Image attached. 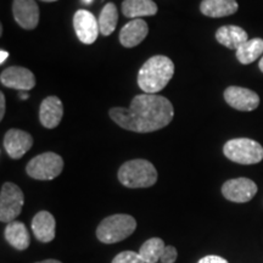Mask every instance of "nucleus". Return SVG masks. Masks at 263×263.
Returning a JSON list of instances; mask_svg holds the SVG:
<instances>
[{
  "label": "nucleus",
  "instance_id": "1",
  "mask_svg": "<svg viewBox=\"0 0 263 263\" xmlns=\"http://www.w3.org/2000/svg\"><path fill=\"white\" fill-rule=\"evenodd\" d=\"M111 120L120 127L136 133H150L167 127L174 116L173 105L167 98L157 94H140L134 97L130 106L114 107Z\"/></svg>",
  "mask_w": 263,
  "mask_h": 263
},
{
  "label": "nucleus",
  "instance_id": "2",
  "mask_svg": "<svg viewBox=\"0 0 263 263\" xmlns=\"http://www.w3.org/2000/svg\"><path fill=\"white\" fill-rule=\"evenodd\" d=\"M173 73V61L163 55H156L141 66L138 74V85L145 94H156L166 88Z\"/></svg>",
  "mask_w": 263,
  "mask_h": 263
},
{
  "label": "nucleus",
  "instance_id": "3",
  "mask_svg": "<svg viewBox=\"0 0 263 263\" xmlns=\"http://www.w3.org/2000/svg\"><path fill=\"white\" fill-rule=\"evenodd\" d=\"M118 179L127 188H149L157 180V171L153 163L143 159L124 162L118 170Z\"/></svg>",
  "mask_w": 263,
  "mask_h": 263
},
{
  "label": "nucleus",
  "instance_id": "4",
  "mask_svg": "<svg viewBox=\"0 0 263 263\" xmlns=\"http://www.w3.org/2000/svg\"><path fill=\"white\" fill-rule=\"evenodd\" d=\"M137 228V221L129 215L108 216L100 222L97 228V238L104 244H115L127 239Z\"/></svg>",
  "mask_w": 263,
  "mask_h": 263
},
{
  "label": "nucleus",
  "instance_id": "5",
  "mask_svg": "<svg viewBox=\"0 0 263 263\" xmlns=\"http://www.w3.org/2000/svg\"><path fill=\"white\" fill-rule=\"evenodd\" d=\"M227 159L240 164H255L263 160V147L249 138H236L227 141L223 146Z\"/></svg>",
  "mask_w": 263,
  "mask_h": 263
},
{
  "label": "nucleus",
  "instance_id": "6",
  "mask_svg": "<svg viewBox=\"0 0 263 263\" xmlns=\"http://www.w3.org/2000/svg\"><path fill=\"white\" fill-rule=\"evenodd\" d=\"M64 170V160L55 153H44L33 157L27 163L26 172L31 178L37 180H52Z\"/></svg>",
  "mask_w": 263,
  "mask_h": 263
},
{
  "label": "nucleus",
  "instance_id": "7",
  "mask_svg": "<svg viewBox=\"0 0 263 263\" xmlns=\"http://www.w3.org/2000/svg\"><path fill=\"white\" fill-rule=\"evenodd\" d=\"M25 196L20 186L14 183H4L0 192V221L11 223L22 211Z\"/></svg>",
  "mask_w": 263,
  "mask_h": 263
},
{
  "label": "nucleus",
  "instance_id": "8",
  "mask_svg": "<svg viewBox=\"0 0 263 263\" xmlns=\"http://www.w3.org/2000/svg\"><path fill=\"white\" fill-rule=\"evenodd\" d=\"M222 194L227 200L236 203L248 202L257 194V185L249 178L229 179L223 184Z\"/></svg>",
  "mask_w": 263,
  "mask_h": 263
},
{
  "label": "nucleus",
  "instance_id": "9",
  "mask_svg": "<svg viewBox=\"0 0 263 263\" xmlns=\"http://www.w3.org/2000/svg\"><path fill=\"white\" fill-rule=\"evenodd\" d=\"M74 32L80 41L85 45H90L97 41L100 28L95 16L88 10H78L73 16Z\"/></svg>",
  "mask_w": 263,
  "mask_h": 263
},
{
  "label": "nucleus",
  "instance_id": "10",
  "mask_svg": "<svg viewBox=\"0 0 263 263\" xmlns=\"http://www.w3.org/2000/svg\"><path fill=\"white\" fill-rule=\"evenodd\" d=\"M0 81L6 88L20 91L31 90L35 87V77L33 72L20 66H11V67L5 68L0 74Z\"/></svg>",
  "mask_w": 263,
  "mask_h": 263
},
{
  "label": "nucleus",
  "instance_id": "11",
  "mask_svg": "<svg viewBox=\"0 0 263 263\" xmlns=\"http://www.w3.org/2000/svg\"><path fill=\"white\" fill-rule=\"evenodd\" d=\"M224 100L229 106L239 111H252L258 107L259 97L254 90L241 87H228L224 90Z\"/></svg>",
  "mask_w": 263,
  "mask_h": 263
},
{
  "label": "nucleus",
  "instance_id": "12",
  "mask_svg": "<svg viewBox=\"0 0 263 263\" xmlns=\"http://www.w3.org/2000/svg\"><path fill=\"white\" fill-rule=\"evenodd\" d=\"M3 145L11 159L18 160L32 147L33 138L27 132L12 128L5 133Z\"/></svg>",
  "mask_w": 263,
  "mask_h": 263
},
{
  "label": "nucleus",
  "instance_id": "13",
  "mask_svg": "<svg viewBox=\"0 0 263 263\" xmlns=\"http://www.w3.org/2000/svg\"><path fill=\"white\" fill-rule=\"evenodd\" d=\"M12 14L15 21L24 29H34L39 22V8L34 0H14Z\"/></svg>",
  "mask_w": 263,
  "mask_h": 263
},
{
  "label": "nucleus",
  "instance_id": "14",
  "mask_svg": "<svg viewBox=\"0 0 263 263\" xmlns=\"http://www.w3.org/2000/svg\"><path fill=\"white\" fill-rule=\"evenodd\" d=\"M62 116H64V106L58 97L51 95L42 101L39 108V120L45 128L48 129L57 128L61 122Z\"/></svg>",
  "mask_w": 263,
  "mask_h": 263
},
{
  "label": "nucleus",
  "instance_id": "15",
  "mask_svg": "<svg viewBox=\"0 0 263 263\" xmlns=\"http://www.w3.org/2000/svg\"><path fill=\"white\" fill-rule=\"evenodd\" d=\"M149 33V27L144 20H132L120 32V42L124 48H134L139 45Z\"/></svg>",
  "mask_w": 263,
  "mask_h": 263
},
{
  "label": "nucleus",
  "instance_id": "16",
  "mask_svg": "<svg viewBox=\"0 0 263 263\" xmlns=\"http://www.w3.org/2000/svg\"><path fill=\"white\" fill-rule=\"evenodd\" d=\"M57 221L54 216L48 211H41L33 217L32 230L37 240L41 242H50L55 239Z\"/></svg>",
  "mask_w": 263,
  "mask_h": 263
},
{
  "label": "nucleus",
  "instance_id": "17",
  "mask_svg": "<svg viewBox=\"0 0 263 263\" xmlns=\"http://www.w3.org/2000/svg\"><path fill=\"white\" fill-rule=\"evenodd\" d=\"M216 39L219 44L232 50H238L244 43L249 41L248 33L239 26H223L216 32Z\"/></svg>",
  "mask_w": 263,
  "mask_h": 263
},
{
  "label": "nucleus",
  "instance_id": "18",
  "mask_svg": "<svg viewBox=\"0 0 263 263\" xmlns=\"http://www.w3.org/2000/svg\"><path fill=\"white\" fill-rule=\"evenodd\" d=\"M236 0H202L200 11L209 17H226L238 11Z\"/></svg>",
  "mask_w": 263,
  "mask_h": 263
},
{
  "label": "nucleus",
  "instance_id": "19",
  "mask_svg": "<svg viewBox=\"0 0 263 263\" xmlns=\"http://www.w3.org/2000/svg\"><path fill=\"white\" fill-rule=\"evenodd\" d=\"M4 236L6 241L12 248L18 250V251H24L31 244V236H29L28 230L22 222L14 221L8 223L4 232Z\"/></svg>",
  "mask_w": 263,
  "mask_h": 263
},
{
  "label": "nucleus",
  "instance_id": "20",
  "mask_svg": "<svg viewBox=\"0 0 263 263\" xmlns=\"http://www.w3.org/2000/svg\"><path fill=\"white\" fill-rule=\"evenodd\" d=\"M122 12L132 20L141 18L143 16H154L157 12V5L153 0H124Z\"/></svg>",
  "mask_w": 263,
  "mask_h": 263
},
{
  "label": "nucleus",
  "instance_id": "21",
  "mask_svg": "<svg viewBox=\"0 0 263 263\" xmlns=\"http://www.w3.org/2000/svg\"><path fill=\"white\" fill-rule=\"evenodd\" d=\"M263 54V39L254 38L249 39L248 42L236 50V59L240 64L249 65L259 58Z\"/></svg>",
  "mask_w": 263,
  "mask_h": 263
},
{
  "label": "nucleus",
  "instance_id": "22",
  "mask_svg": "<svg viewBox=\"0 0 263 263\" xmlns=\"http://www.w3.org/2000/svg\"><path fill=\"white\" fill-rule=\"evenodd\" d=\"M100 33L105 37L112 34L118 22V10L114 3H108L103 8L98 18Z\"/></svg>",
  "mask_w": 263,
  "mask_h": 263
},
{
  "label": "nucleus",
  "instance_id": "23",
  "mask_svg": "<svg viewBox=\"0 0 263 263\" xmlns=\"http://www.w3.org/2000/svg\"><path fill=\"white\" fill-rule=\"evenodd\" d=\"M164 248L166 245L162 239L151 238L140 246L139 255L145 263H157L162 257Z\"/></svg>",
  "mask_w": 263,
  "mask_h": 263
},
{
  "label": "nucleus",
  "instance_id": "24",
  "mask_svg": "<svg viewBox=\"0 0 263 263\" xmlns=\"http://www.w3.org/2000/svg\"><path fill=\"white\" fill-rule=\"evenodd\" d=\"M111 263H145L140 257L139 252L134 251H123L120 252Z\"/></svg>",
  "mask_w": 263,
  "mask_h": 263
},
{
  "label": "nucleus",
  "instance_id": "25",
  "mask_svg": "<svg viewBox=\"0 0 263 263\" xmlns=\"http://www.w3.org/2000/svg\"><path fill=\"white\" fill-rule=\"evenodd\" d=\"M177 256H178L177 249L172 245H168L164 248L162 257H161L160 261H161V263H174L177 259Z\"/></svg>",
  "mask_w": 263,
  "mask_h": 263
},
{
  "label": "nucleus",
  "instance_id": "26",
  "mask_svg": "<svg viewBox=\"0 0 263 263\" xmlns=\"http://www.w3.org/2000/svg\"><path fill=\"white\" fill-rule=\"evenodd\" d=\"M197 263H229V262L227 261L226 258L221 257V256L209 255V256H205V257H202Z\"/></svg>",
  "mask_w": 263,
  "mask_h": 263
},
{
  "label": "nucleus",
  "instance_id": "27",
  "mask_svg": "<svg viewBox=\"0 0 263 263\" xmlns=\"http://www.w3.org/2000/svg\"><path fill=\"white\" fill-rule=\"evenodd\" d=\"M5 95L3 93H0V120H3L4 118V115H5Z\"/></svg>",
  "mask_w": 263,
  "mask_h": 263
},
{
  "label": "nucleus",
  "instance_id": "28",
  "mask_svg": "<svg viewBox=\"0 0 263 263\" xmlns=\"http://www.w3.org/2000/svg\"><path fill=\"white\" fill-rule=\"evenodd\" d=\"M9 58V52L5 51V50H2L0 51V64H4L6 59Z\"/></svg>",
  "mask_w": 263,
  "mask_h": 263
},
{
  "label": "nucleus",
  "instance_id": "29",
  "mask_svg": "<svg viewBox=\"0 0 263 263\" xmlns=\"http://www.w3.org/2000/svg\"><path fill=\"white\" fill-rule=\"evenodd\" d=\"M29 95L27 94V91H20V98L22 99V100H26V99H28Z\"/></svg>",
  "mask_w": 263,
  "mask_h": 263
},
{
  "label": "nucleus",
  "instance_id": "30",
  "mask_svg": "<svg viewBox=\"0 0 263 263\" xmlns=\"http://www.w3.org/2000/svg\"><path fill=\"white\" fill-rule=\"evenodd\" d=\"M37 263H62V262L58 261V259H45V261H41V262H37Z\"/></svg>",
  "mask_w": 263,
  "mask_h": 263
},
{
  "label": "nucleus",
  "instance_id": "31",
  "mask_svg": "<svg viewBox=\"0 0 263 263\" xmlns=\"http://www.w3.org/2000/svg\"><path fill=\"white\" fill-rule=\"evenodd\" d=\"M258 67H259V70H261V71L263 72V57H262V59H261V60H259Z\"/></svg>",
  "mask_w": 263,
  "mask_h": 263
},
{
  "label": "nucleus",
  "instance_id": "32",
  "mask_svg": "<svg viewBox=\"0 0 263 263\" xmlns=\"http://www.w3.org/2000/svg\"><path fill=\"white\" fill-rule=\"evenodd\" d=\"M83 2L85 3V4L89 5V4H91V3H93V0H83Z\"/></svg>",
  "mask_w": 263,
  "mask_h": 263
},
{
  "label": "nucleus",
  "instance_id": "33",
  "mask_svg": "<svg viewBox=\"0 0 263 263\" xmlns=\"http://www.w3.org/2000/svg\"><path fill=\"white\" fill-rule=\"evenodd\" d=\"M42 2H45V3H52V2H57V0H42Z\"/></svg>",
  "mask_w": 263,
  "mask_h": 263
}]
</instances>
